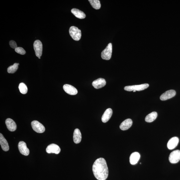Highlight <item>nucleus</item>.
I'll list each match as a JSON object with an SVG mask.
<instances>
[{
	"label": "nucleus",
	"mask_w": 180,
	"mask_h": 180,
	"mask_svg": "<svg viewBox=\"0 0 180 180\" xmlns=\"http://www.w3.org/2000/svg\"><path fill=\"white\" fill-rule=\"evenodd\" d=\"M112 114V109L110 108L107 109L102 116V122L104 123L107 122L111 118Z\"/></svg>",
	"instance_id": "obj_15"
},
{
	"label": "nucleus",
	"mask_w": 180,
	"mask_h": 180,
	"mask_svg": "<svg viewBox=\"0 0 180 180\" xmlns=\"http://www.w3.org/2000/svg\"><path fill=\"white\" fill-rule=\"evenodd\" d=\"M39 59H41V57H39Z\"/></svg>",
	"instance_id": "obj_28"
},
{
	"label": "nucleus",
	"mask_w": 180,
	"mask_h": 180,
	"mask_svg": "<svg viewBox=\"0 0 180 180\" xmlns=\"http://www.w3.org/2000/svg\"><path fill=\"white\" fill-rule=\"evenodd\" d=\"M94 9H99L100 8L101 4L100 1L99 0H89L88 1Z\"/></svg>",
	"instance_id": "obj_22"
},
{
	"label": "nucleus",
	"mask_w": 180,
	"mask_h": 180,
	"mask_svg": "<svg viewBox=\"0 0 180 180\" xmlns=\"http://www.w3.org/2000/svg\"><path fill=\"white\" fill-rule=\"evenodd\" d=\"M63 88L66 93L70 95H75L78 93L77 89L72 85L65 84L63 86Z\"/></svg>",
	"instance_id": "obj_10"
},
{
	"label": "nucleus",
	"mask_w": 180,
	"mask_h": 180,
	"mask_svg": "<svg viewBox=\"0 0 180 180\" xmlns=\"http://www.w3.org/2000/svg\"><path fill=\"white\" fill-rule=\"evenodd\" d=\"M179 138L177 137H172L168 141L167 146L169 149L171 150L174 149L178 145L179 142Z\"/></svg>",
	"instance_id": "obj_14"
},
{
	"label": "nucleus",
	"mask_w": 180,
	"mask_h": 180,
	"mask_svg": "<svg viewBox=\"0 0 180 180\" xmlns=\"http://www.w3.org/2000/svg\"><path fill=\"white\" fill-rule=\"evenodd\" d=\"M140 155L138 152H134L130 155V161L132 165H135L138 163L140 158Z\"/></svg>",
	"instance_id": "obj_18"
},
{
	"label": "nucleus",
	"mask_w": 180,
	"mask_h": 180,
	"mask_svg": "<svg viewBox=\"0 0 180 180\" xmlns=\"http://www.w3.org/2000/svg\"><path fill=\"white\" fill-rule=\"evenodd\" d=\"M60 147L55 144H50L46 148V151L48 153H54L58 154L60 153Z\"/></svg>",
	"instance_id": "obj_8"
},
{
	"label": "nucleus",
	"mask_w": 180,
	"mask_h": 180,
	"mask_svg": "<svg viewBox=\"0 0 180 180\" xmlns=\"http://www.w3.org/2000/svg\"><path fill=\"white\" fill-rule=\"evenodd\" d=\"M9 43L11 48L15 49L17 47V43L14 41H9Z\"/></svg>",
	"instance_id": "obj_26"
},
{
	"label": "nucleus",
	"mask_w": 180,
	"mask_h": 180,
	"mask_svg": "<svg viewBox=\"0 0 180 180\" xmlns=\"http://www.w3.org/2000/svg\"><path fill=\"white\" fill-rule=\"evenodd\" d=\"M20 92L22 94H25L27 92V87L24 83H21L19 84V87Z\"/></svg>",
	"instance_id": "obj_24"
},
{
	"label": "nucleus",
	"mask_w": 180,
	"mask_h": 180,
	"mask_svg": "<svg viewBox=\"0 0 180 180\" xmlns=\"http://www.w3.org/2000/svg\"><path fill=\"white\" fill-rule=\"evenodd\" d=\"M18 148L20 152L22 155L25 156H27L29 155V150L27 147L26 143L25 142L20 141L18 144Z\"/></svg>",
	"instance_id": "obj_9"
},
{
	"label": "nucleus",
	"mask_w": 180,
	"mask_h": 180,
	"mask_svg": "<svg viewBox=\"0 0 180 180\" xmlns=\"http://www.w3.org/2000/svg\"><path fill=\"white\" fill-rule=\"evenodd\" d=\"M71 12L76 17L80 19H84L86 17V15L83 11L78 9H73L71 10Z\"/></svg>",
	"instance_id": "obj_20"
},
{
	"label": "nucleus",
	"mask_w": 180,
	"mask_h": 180,
	"mask_svg": "<svg viewBox=\"0 0 180 180\" xmlns=\"http://www.w3.org/2000/svg\"><path fill=\"white\" fill-rule=\"evenodd\" d=\"M106 82L105 79L102 78H99L97 79L92 82V85L94 88L96 89H100L103 88L106 86Z\"/></svg>",
	"instance_id": "obj_12"
},
{
	"label": "nucleus",
	"mask_w": 180,
	"mask_h": 180,
	"mask_svg": "<svg viewBox=\"0 0 180 180\" xmlns=\"http://www.w3.org/2000/svg\"><path fill=\"white\" fill-rule=\"evenodd\" d=\"M17 64H18V66H19V63H17Z\"/></svg>",
	"instance_id": "obj_29"
},
{
	"label": "nucleus",
	"mask_w": 180,
	"mask_h": 180,
	"mask_svg": "<svg viewBox=\"0 0 180 180\" xmlns=\"http://www.w3.org/2000/svg\"><path fill=\"white\" fill-rule=\"evenodd\" d=\"M82 136L80 130L78 128L75 129L73 136V140L75 143H80L82 140Z\"/></svg>",
	"instance_id": "obj_19"
},
{
	"label": "nucleus",
	"mask_w": 180,
	"mask_h": 180,
	"mask_svg": "<svg viewBox=\"0 0 180 180\" xmlns=\"http://www.w3.org/2000/svg\"><path fill=\"white\" fill-rule=\"evenodd\" d=\"M157 112H152L146 116L145 118V121L147 122H153L157 118Z\"/></svg>",
	"instance_id": "obj_21"
},
{
	"label": "nucleus",
	"mask_w": 180,
	"mask_h": 180,
	"mask_svg": "<svg viewBox=\"0 0 180 180\" xmlns=\"http://www.w3.org/2000/svg\"><path fill=\"white\" fill-rule=\"evenodd\" d=\"M5 124H6L7 129L10 131H15L17 129V126L15 122L11 118H7L6 120Z\"/></svg>",
	"instance_id": "obj_13"
},
{
	"label": "nucleus",
	"mask_w": 180,
	"mask_h": 180,
	"mask_svg": "<svg viewBox=\"0 0 180 180\" xmlns=\"http://www.w3.org/2000/svg\"><path fill=\"white\" fill-rule=\"evenodd\" d=\"M16 52L21 55H24L26 53V51L25 49L21 47H17L15 49Z\"/></svg>",
	"instance_id": "obj_25"
},
{
	"label": "nucleus",
	"mask_w": 180,
	"mask_h": 180,
	"mask_svg": "<svg viewBox=\"0 0 180 180\" xmlns=\"http://www.w3.org/2000/svg\"><path fill=\"white\" fill-rule=\"evenodd\" d=\"M136 92V91H135V90H134V91H133V92Z\"/></svg>",
	"instance_id": "obj_27"
},
{
	"label": "nucleus",
	"mask_w": 180,
	"mask_h": 180,
	"mask_svg": "<svg viewBox=\"0 0 180 180\" xmlns=\"http://www.w3.org/2000/svg\"><path fill=\"white\" fill-rule=\"evenodd\" d=\"M18 65L17 63H15L13 66L9 67L7 69V72L9 74H13L16 72L18 68Z\"/></svg>",
	"instance_id": "obj_23"
},
{
	"label": "nucleus",
	"mask_w": 180,
	"mask_h": 180,
	"mask_svg": "<svg viewBox=\"0 0 180 180\" xmlns=\"http://www.w3.org/2000/svg\"><path fill=\"white\" fill-rule=\"evenodd\" d=\"M132 124V121L130 119H127L124 120L120 126V129L122 130H126L129 129L131 127Z\"/></svg>",
	"instance_id": "obj_16"
},
{
	"label": "nucleus",
	"mask_w": 180,
	"mask_h": 180,
	"mask_svg": "<svg viewBox=\"0 0 180 180\" xmlns=\"http://www.w3.org/2000/svg\"><path fill=\"white\" fill-rule=\"evenodd\" d=\"M94 177L98 180H106L108 177V169L106 160L104 158L97 159L92 166Z\"/></svg>",
	"instance_id": "obj_1"
},
{
	"label": "nucleus",
	"mask_w": 180,
	"mask_h": 180,
	"mask_svg": "<svg viewBox=\"0 0 180 180\" xmlns=\"http://www.w3.org/2000/svg\"><path fill=\"white\" fill-rule=\"evenodd\" d=\"M112 52V45L111 43H109L106 48L101 53L102 58L106 60H109L111 58Z\"/></svg>",
	"instance_id": "obj_4"
},
{
	"label": "nucleus",
	"mask_w": 180,
	"mask_h": 180,
	"mask_svg": "<svg viewBox=\"0 0 180 180\" xmlns=\"http://www.w3.org/2000/svg\"><path fill=\"white\" fill-rule=\"evenodd\" d=\"M31 125L33 130L37 133H42L45 131L44 126L37 120H34L31 122Z\"/></svg>",
	"instance_id": "obj_5"
},
{
	"label": "nucleus",
	"mask_w": 180,
	"mask_h": 180,
	"mask_svg": "<svg viewBox=\"0 0 180 180\" xmlns=\"http://www.w3.org/2000/svg\"><path fill=\"white\" fill-rule=\"evenodd\" d=\"M33 47L37 56L38 57H41L42 55L43 52L42 43L39 40L35 41L33 44Z\"/></svg>",
	"instance_id": "obj_7"
},
{
	"label": "nucleus",
	"mask_w": 180,
	"mask_h": 180,
	"mask_svg": "<svg viewBox=\"0 0 180 180\" xmlns=\"http://www.w3.org/2000/svg\"><path fill=\"white\" fill-rule=\"evenodd\" d=\"M180 160V151L179 150L172 152L170 154L169 160L172 163H176L179 162Z\"/></svg>",
	"instance_id": "obj_6"
},
{
	"label": "nucleus",
	"mask_w": 180,
	"mask_h": 180,
	"mask_svg": "<svg viewBox=\"0 0 180 180\" xmlns=\"http://www.w3.org/2000/svg\"><path fill=\"white\" fill-rule=\"evenodd\" d=\"M0 144L3 151H7L9 150V146L8 143L3 136L2 134H0Z\"/></svg>",
	"instance_id": "obj_17"
},
{
	"label": "nucleus",
	"mask_w": 180,
	"mask_h": 180,
	"mask_svg": "<svg viewBox=\"0 0 180 180\" xmlns=\"http://www.w3.org/2000/svg\"><path fill=\"white\" fill-rule=\"evenodd\" d=\"M149 85L148 84H143L138 85H134V86H128L124 87V90L128 92L133 91L135 90L136 91H140L143 90L149 87Z\"/></svg>",
	"instance_id": "obj_3"
},
{
	"label": "nucleus",
	"mask_w": 180,
	"mask_h": 180,
	"mask_svg": "<svg viewBox=\"0 0 180 180\" xmlns=\"http://www.w3.org/2000/svg\"><path fill=\"white\" fill-rule=\"evenodd\" d=\"M176 94V92L175 90H168L161 95L160 96V99L163 101L169 99L175 96Z\"/></svg>",
	"instance_id": "obj_11"
},
{
	"label": "nucleus",
	"mask_w": 180,
	"mask_h": 180,
	"mask_svg": "<svg viewBox=\"0 0 180 180\" xmlns=\"http://www.w3.org/2000/svg\"><path fill=\"white\" fill-rule=\"evenodd\" d=\"M69 33L70 36L74 40L78 41L81 39L82 33L80 30L74 26L71 27L69 29Z\"/></svg>",
	"instance_id": "obj_2"
}]
</instances>
